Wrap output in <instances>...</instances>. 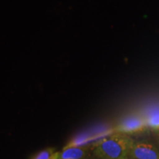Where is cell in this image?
I'll return each instance as SVG.
<instances>
[{
	"instance_id": "cell-1",
	"label": "cell",
	"mask_w": 159,
	"mask_h": 159,
	"mask_svg": "<svg viewBox=\"0 0 159 159\" xmlns=\"http://www.w3.org/2000/svg\"><path fill=\"white\" fill-rule=\"evenodd\" d=\"M134 143L128 135L115 133L97 142L94 152L98 159H129Z\"/></svg>"
},
{
	"instance_id": "cell-2",
	"label": "cell",
	"mask_w": 159,
	"mask_h": 159,
	"mask_svg": "<svg viewBox=\"0 0 159 159\" xmlns=\"http://www.w3.org/2000/svg\"><path fill=\"white\" fill-rule=\"evenodd\" d=\"M147 128L144 116L141 115H132L123 119L115 128L116 133L132 134L141 132Z\"/></svg>"
},
{
	"instance_id": "cell-3",
	"label": "cell",
	"mask_w": 159,
	"mask_h": 159,
	"mask_svg": "<svg viewBox=\"0 0 159 159\" xmlns=\"http://www.w3.org/2000/svg\"><path fill=\"white\" fill-rule=\"evenodd\" d=\"M131 159H159V152L153 144L149 142H137L133 145Z\"/></svg>"
},
{
	"instance_id": "cell-4",
	"label": "cell",
	"mask_w": 159,
	"mask_h": 159,
	"mask_svg": "<svg viewBox=\"0 0 159 159\" xmlns=\"http://www.w3.org/2000/svg\"><path fill=\"white\" fill-rule=\"evenodd\" d=\"M87 148L84 147L64 148L61 152V159H82L86 156Z\"/></svg>"
},
{
	"instance_id": "cell-5",
	"label": "cell",
	"mask_w": 159,
	"mask_h": 159,
	"mask_svg": "<svg viewBox=\"0 0 159 159\" xmlns=\"http://www.w3.org/2000/svg\"><path fill=\"white\" fill-rule=\"evenodd\" d=\"M143 116L146 122L147 128L159 130V108L151 110Z\"/></svg>"
},
{
	"instance_id": "cell-6",
	"label": "cell",
	"mask_w": 159,
	"mask_h": 159,
	"mask_svg": "<svg viewBox=\"0 0 159 159\" xmlns=\"http://www.w3.org/2000/svg\"><path fill=\"white\" fill-rule=\"evenodd\" d=\"M55 152V149L49 148H46L44 150L40 151L39 153H37L33 157V159H49L52 155Z\"/></svg>"
},
{
	"instance_id": "cell-7",
	"label": "cell",
	"mask_w": 159,
	"mask_h": 159,
	"mask_svg": "<svg viewBox=\"0 0 159 159\" xmlns=\"http://www.w3.org/2000/svg\"><path fill=\"white\" fill-rule=\"evenodd\" d=\"M49 159H61V152H55L52 155V156Z\"/></svg>"
}]
</instances>
